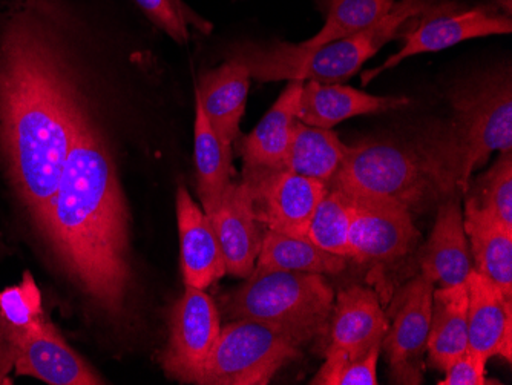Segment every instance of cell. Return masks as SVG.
Segmentation results:
<instances>
[{"instance_id":"obj_20","label":"cell","mask_w":512,"mask_h":385,"mask_svg":"<svg viewBox=\"0 0 512 385\" xmlns=\"http://www.w3.org/2000/svg\"><path fill=\"white\" fill-rule=\"evenodd\" d=\"M410 105L407 97H379L350 88L307 80L299 97L298 120L315 128L332 129L352 117L396 111Z\"/></svg>"},{"instance_id":"obj_19","label":"cell","mask_w":512,"mask_h":385,"mask_svg":"<svg viewBox=\"0 0 512 385\" xmlns=\"http://www.w3.org/2000/svg\"><path fill=\"white\" fill-rule=\"evenodd\" d=\"M302 85V80H289V85L255 129L237 140L238 151L243 157V172L284 168L293 129L298 122Z\"/></svg>"},{"instance_id":"obj_3","label":"cell","mask_w":512,"mask_h":385,"mask_svg":"<svg viewBox=\"0 0 512 385\" xmlns=\"http://www.w3.org/2000/svg\"><path fill=\"white\" fill-rule=\"evenodd\" d=\"M462 172V143L453 120H427L348 145L327 188L393 201L413 215L462 192Z\"/></svg>"},{"instance_id":"obj_7","label":"cell","mask_w":512,"mask_h":385,"mask_svg":"<svg viewBox=\"0 0 512 385\" xmlns=\"http://www.w3.org/2000/svg\"><path fill=\"white\" fill-rule=\"evenodd\" d=\"M299 358V344L283 330L253 320L221 327L200 385H266Z\"/></svg>"},{"instance_id":"obj_2","label":"cell","mask_w":512,"mask_h":385,"mask_svg":"<svg viewBox=\"0 0 512 385\" xmlns=\"http://www.w3.org/2000/svg\"><path fill=\"white\" fill-rule=\"evenodd\" d=\"M40 232L86 301L122 320L132 290L128 209L100 119L86 125L69 149Z\"/></svg>"},{"instance_id":"obj_1","label":"cell","mask_w":512,"mask_h":385,"mask_svg":"<svg viewBox=\"0 0 512 385\" xmlns=\"http://www.w3.org/2000/svg\"><path fill=\"white\" fill-rule=\"evenodd\" d=\"M0 171L42 228L69 149L99 119L94 57L115 0H0Z\"/></svg>"},{"instance_id":"obj_6","label":"cell","mask_w":512,"mask_h":385,"mask_svg":"<svg viewBox=\"0 0 512 385\" xmlns=\"http://www.w3.org/2000/svg\"><path fill=\"white\" fill-rule=\"evenodd\" d=\"M463 151L462 194L494 152L512 151L511 66L468 77L448 94Z\"/></svg>"},{"instance_id":"obj_34","label":"cell","mask_w":512,"mask_h":385,"mask_svg":"<svg viewBox=\"0 0 512 385\" xmlns=\"http://www.w3.org/2000/svg\"><path fill=\"white\" fill-rule=\"evenodd\" d=\"M491 2H493V4L496 5L497 8H500V10H502L503 13H506L508 14V16H511V0H491Z\"/></svg>"},{"instance_id":"obj_12","label":"cell","mask_w":512,"mask_h":385,"mask_svg":"<svg viewBox=\"0 0 512 385\" xmlns=\"http://www.w3.org/2000/svg\"><path fill=\"white\" fill-rule=\"evenodd\" d=\"M352 197L350 249L353 260L371 266L398 263L416 251L421 232L413 223V215L393 201L379 198Z\"/></svg>"},{"instance_id":"obj_15","label":"cell","mask_w":512,"mask_h":385,"mask_svg":"<svg viewBox=\"0 0 512 385\" xmlns=\"http://www.w3.org/2000/svg\"><path fill=\"white\" fill-rule=\"evenodd\" d=\"M460 195L462 192H457L440 201L430 238L419 249L417 260L421 274L434 286L451 287L467 283L473 270Z\"/></svg>"},{"instance_id":"obj_13","label":"cell","mask_w":512,"mask_h":385,"mask_svg":"<svg viewBox=\"0 0 512 385\" xmlns=\"http://www.w3.org/2000/svg\"><path fill=\"white\" fill-rule=\"evenodd\" d=\"M388 326L387 313L373 290L364 286L347 287L335 297L325 355L361 358L370 350L382 349Z\"/></svg>"},{"instance_id":"obj_30","label":"cell","mask_w":512,"mask_h":385,"mask_svg":"<svg viewBox=\"0 0 512 385\" xmlns=\"http://www.w3.org/2000/svg\"><path fill=\"white\" fill-rule=\"evenodd\" d=\"M48 320L43 312L42 295L30 272L16 286L0 290V324L7 332L14 353L20 339Z\"/></svg>"},{"instance_id":"obj_22","label":"cell","mask_w":512,"mask_h":385,"mask_svg":"<svg viewBox=\"0 0 512 385\" xmlns=\"http://www.w3.org/2000/svg\"><path fill=\"white\" fill-rule=\"evenodd\" d=\"M468 350L467 283L434 289L427 356L431 367L445 372L448 364Z\"/></svg>"},{"instance_id":"obj_14","label":"cell","mask_w":512,"mask_h":385,"mask_svg":"<svg viewBox=\"0 0 512 385\" xmlns=\"http://www.w3.org/2000/svg\"><path fill=\"white\" fill-rule=\"evenodd\" d=\"M14 369L19 376H33L50 385L103 384L100 376L66 344L50 320L20 339L14 353Z\"/></svg>"},{"instance_id":"obj_5","label":"cell","mask_w":512,"mask_h":385,"mask_svg":"<svg viewBox=\"0 0 512 385\" xmlns=\"http://www.w3.org/2000/svg\"><path fill=\"white\" fill-rule=\"evenodd\" d=\"M335 292L324 275L256 267L223 300L230 321L253 320L283 330L296 344L325 335Z\"/></svg>"},{"instance_id":"obj_24","label":"cell","mask_w":512,"mask_h":385,"mask_svg":"<svg viewBox=\"0 0 512 385\" xmlns=\"http://www.w3.org/2000/svg\"><path fill=\"white\" fill-rule=\"evenodd\" d=\"M194 158L197 171V191L203 211L211 218L217 211L227 186L232 183V148L224 145L203 108L195 97Z\"/></svg>"},{"instance_id":"obj_31","label":"cell","mask_w":512,"mask_h":385,"mask_svg":"<svg viewBox=\"0 0 512 385\" xmlns=\"http://www.w3.org/2000/svg\"><path fill=\"white\" fill-rule=\"evenodd\" d=\"M135 7L157 30L168 34L177 43L188 42L189 27L211 33V24L189 10L183 0H132Z\"/></svg>"},{"instance_id":"obj_16","label":"cell","mask_w":512,"mask_h":385,"mask_svg":"<svg viewBox=\"0 0 512 385\" xmlns=\"http://www.w3.org/2000/svg\"><path fill=\"white\" fill-rule=\"evenodd\" d=\"M211 220L226 261L227 274L249 277L255 269L264 237L253 214L249 186L243 180L227 186Z\"/></svg>"},{"instance_id":"obj_26","label":"cell","mask_w":512,"mask_h":385,"mask_svg":"<svg viewBox=\"0 0 512 385\" xmlns=\"http://www.w3.org/2000/svg\"><path fill=\"white\" fill-rule=\"evenodd\" d=\"M347 258L330 254L307 237L267 231L261 244L256 267L293 270L307 274H341Z\"/></svg>"},{"instance_id":"obj_11","label":"cell","mask_w":512,"mask_h":385,"mask_svg":"<svg viewBox=\"0 0 512 385\" xmlns=\"http://www.w3.org/2000/svg\"><path fill=\"white\" fill-rule=\"evenodd\" d=\"M256 221L269 231L306 237L316 206L327 194L324 181L289 169L243 172Z\"/></svg>"},{"instance_id":"obj_9","label":"cell","mask_w":512,"mask_h":385,"mask_svg":"<svg viewBox=\"0 0 512 385\" xmlns=\"http://www.w3.org/2000/svg\"><path fill=\"white\" fill-rule=\"evenodd\" d=\"M434 284L419 274L407 281L388 307L384 347L393 384L419 385L424 381Z\"/></svg>"},{"instance_id":"obj_28","label":"cell","mask_w":512,"mask_h":385,"mask_svg":"<svg viewBox=\"0 0 512 385\" xmlns=\"http://www.w3.org/2000/svg\"><path fill=\"white\" fill-rule=\"evenodd\" d=\"M352 197L341 189L329 188L316 206L306 237L330 254L352 258L350 224H352Z\"/></svg>"},{"instance_id":"obj_10","label":"cell","mask_w":512,"mask_h":385,"mask_svg":"<svg viewBox=\"0 0 512 385\" xmlns=\"http://www.w3.org/2000/svg\"><path fill=\"white\" fill-rule=\"evenodd\" d=\"M221 333L220 313L203 289L186 286L169 320V341L161 355L166 375L200 385L204 367Z\"/></svg>"},{"instance_id":"obj_21","label":"cell","mask_w":512,"mask_h":385,"mask_svg":"<svg viewBox=\"0 0 512 385\" xmlns=\"http://www.w3.org/2000/svg\"><path fill=\"white\" fill-rule=\"evenodd\" d=\"M250 79L246 66L226 60L224 65L203 74L195 88V97L203 108L204 116L218 139L230 148L240 139Z\"/></svg>"},{"instance_id":"obj_17","label":"cell","mask_w":512,"mask_h":385,"mask_svg":"<svg viewBox=\"0 0 512 385\" xmlns=\"http://www.w3.org/2000/svg\"><path fill=\"white\" fill-rule=\"evenodd\" d=\"M181 272L186 286L207 289L227 274L226 261L211 218L195 203L188 189H177Z\"/></svg>"},{"instance_id":"obj_33","label":"cell","mask_w":512,"mask_h":385,"mask_svg":"<svg viewBox=\"0 0 512 385\" xmlns=\"http://www.w3.org/2000/svg\"><path fill=\"white\" fill-rule=\"evenodd\" d=\"M486 362L488 358L473 352L465 350L462 355L448 364L445 369V378L439 382V385H486L502 384L496 379L486 378Z\"/></svg>"},{"instance_id":"obj_4","label":"cell","mask_w":512,"mask_h":385,"mask_svg":"<svg viewBox=\"0 0 512 385\" xmlns=\"http://www.w3.org/2000/svg\"><path fill=\"white\" fill-rule=\"evenodd\" d=\"M442 0H401L378 24L345 39L321 47L304 48L301 43L240 42L227 51V60L246 66L250 77L260 82L316 80L330 83L350 79L385 43L402 36L416 17Z\"/></svg>"},{"instance_id":"obj_8","label":"cell","mask_w":512,"mask_h":385,"mask_svg":"<svg viewBox=\"0 0 512 385\" xmlns=\"http://www.w3.org/2000/svg\"><path fill=\"white\" fill-rule=\"evenodd\" d=\"M512 31V17L503 13L493 2L460 7L454 2L442 0L427 13L421 14L408 25L404 36V47L388 57L375 70L367 71L362 76V85L381 76L384 71L404 62L408 57L424 53H436L447 50L465 40L479 37L509 34Z\"/></svg>"},{"instance_id":"obj_29","label":"cell","mask_w":512,"mask_h":385,"mask_svg":"<svg viewBox=\"0 0 512 385\" xmlns=\"http://www.w3.org/2000/svg\"><path fill=\"white\" fill-rule=\"evenodd\" d=\"M465 206L485 212L512 228V151L500 152L490 171L468 185Z\"/></svg>"},{"instance_id":"obj_23","label":"cell","mask_w":512,"mask_h":385,"mask_svg":"<svg viewBox=\"0 0 512 385\" xmlns=\"http://www.w3.org/2000/svg\"><path fill=\"white\" fill-rule=\"evenodd\" d=\"M463 226L470 240L473 269L512 300V228L470 206H465Z\"/></svg>"},{"instance_id":"obj_27","label":"cell","mask_w":512,"mask_h":385,"mask_svg":"<svg viewBox=\"0 0 512 385\" xmlns=\"http://www.w3.org/2000/svg\"><path fill=\"white\" fill-rule=\"evenodd\" d=\"M396 0H329V13L318 34L302 42L304 48H316L368 30L387 16Z\"/></svg>"},{"instance_id":"obj_32","label":"cell","mask_w":512,"mask_h":385,"mask_svg":"<svg viewBox=\"0 0 512 385\" xmlns=\"http://www.w3.org/2000/svg\"><path fill=\"white\" fill-rule=\"evenodd\" d=\"M381 347L370 350L361 358H345L341 355H325L312 385H378V359Z\"/></svg>"},{"instance_id":"obj_25","label":"cell","mask_w":512,"mask_h":385,"mask_svg":"<svg viewBox=\"0 0 512 385\" xmlns=\"http://www.w3.org/2000/svg\"><path fill=\"white\" fill-rule=\"evenodd\" d=\"M347 152L348 145L333 129L315 128L298 120L284 168L329 185L341 169Z\"/></svg>"},{"instance_id":"obj_18","label":"cell","mask_w":512,"mask_h":385,"mask_svg":"<svg viewBox=\"0 0 512 385\" xmlns=\"http://www.w3.org/2000/svg\"><path fill=\"white\" fill-rule=\"evenodd\" d=\"M468 349L485 358L512 356V300L476 270L467 278Z\"/></svg>"}]
</instances>
